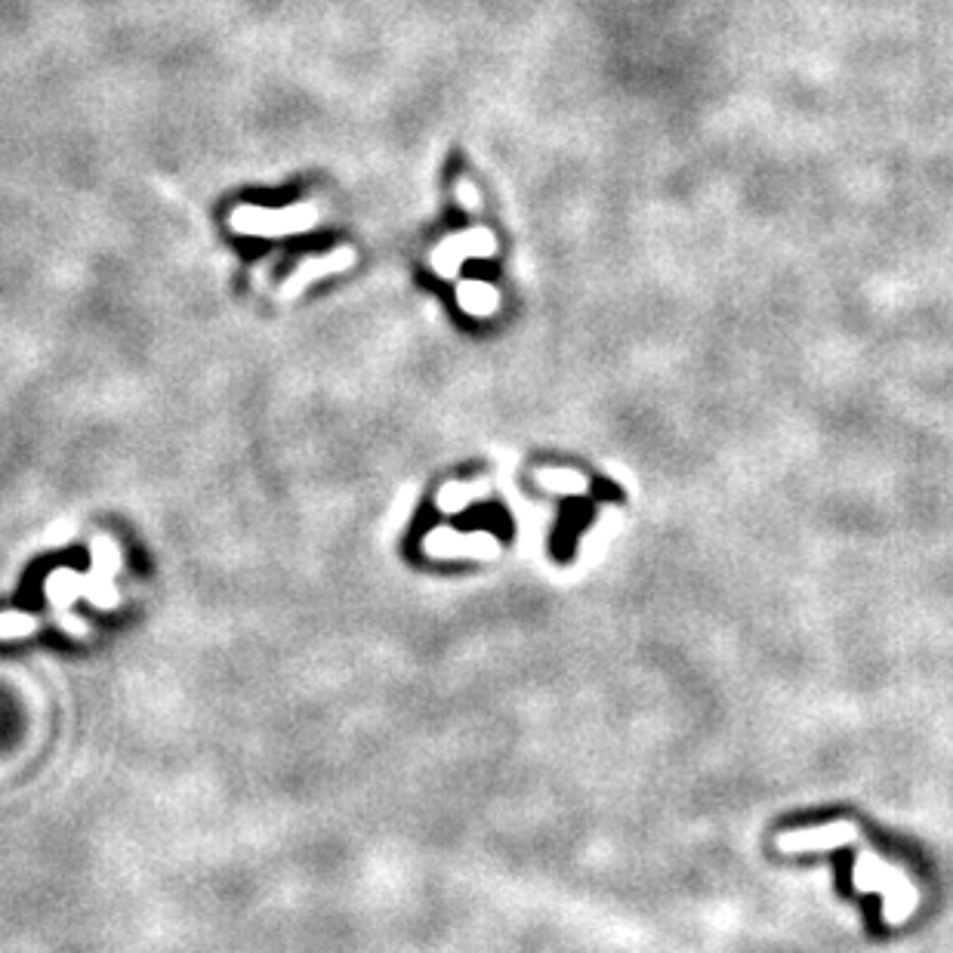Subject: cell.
<instances>
[{
    "label": "cell",
    "mask_w": 953,
    "mask_h": 953,
    "mask_svg": "<svg viewBox=\"0 0 953 953\" xmlns=\"http://www.w3.org/2000/svg\"><path fill=\"white\" fill-rule=\"evenodd\" d=\"M34 630V620L22 617V614H4L0 617V639H13V636H28Z\"/></svg>",
    "instance_id": "obj_2"
},
{
    "label": "cell",
    "mask_w": 953,
    "mask_h": 953,
    "mask_svg": "<svg viewBox=\"0 0 953 953\" xmlns=\"http://www.w3.org/2000/svg\"><path fill=\"white\" fill-rule=\"evenodd\" d=\"M460 300H466V306H469L475 315H485V312L494 309L497 293H494L491 287H485V284H466V293H463Z\"/></svg>",
    "instance_id": "obj_1"
}]
</instances>
